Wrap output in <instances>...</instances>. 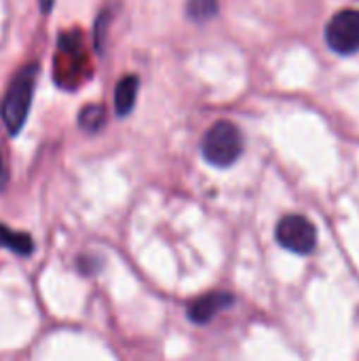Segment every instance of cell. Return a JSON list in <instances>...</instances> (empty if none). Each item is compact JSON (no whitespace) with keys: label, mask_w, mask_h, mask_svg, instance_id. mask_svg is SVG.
<instances>
[{"label":"cell","mask_w":359,"mask_h":361,"mask_svg":"<svg viewBox=\"0 0 359 361\" xmlns=\"http://www.w3.org/2000/svg\"><path fill=\"white\" fill-rule=\"evenodd\" d=\"M36 78H38V66L25 63L8 82V89L0 104V116L11 135H17L21 127L25 125V118L32 106Z\"/></svg>","instance_id":"1"},{"label":"cell","mask_w":359,"mask_h":361,"mask_svg":"<svg viewBox=\"0 0 359 361\" xmlns=\"http://www.w3.org/2000/svg\"><path fill=\"white\" fill-rule=\"evenodd\" d=\"M203 157L216 167H231L243 152V135L231 121H218L203 135Z\"/></svg>","instance_id":"2"},{"label":"cell","mask_w":359,"mask_h":361,"mask_svg":"<svg viewBox=\"0 0 359 361\" xmlns=\"http://www.w3.org/2000/svg\"><path fill=\"white\" fill-rule=\"evenodd\" d=\"M277 241L294 254H311L317 243V231L300 214H290L277 224Z\"/></svg>","instance_id":"3"},{"label":"cell","mask_w":359,"mask_h":361,"mask_svg":"<svg viewBox=\"0 0 359 361\" xmlns=\"http://www.w3.org/2000/svg\"><path fill=\"white\" fill-rule=\"evenodd\" d=\"M326 40L332 51L341 55H353L359 51V11L345 8L339 11L328 27H326Z\"/></svg>","instance_id":"4"},{"label":"cell","mask_w":359,"mask_h":361,"mask_svg":"<svg viewBox=\"0 0 359 361\" xmlns=\"http://www.w3.org/2000/svg\"><path fill=\"white\" fill-rule=\"evenodd\" d=\"M83 66H85V55H83L80 34H63L59 38V53L55 59V76L61 72L57 82L59 85H68V82L76 85L80 80Z\"/></svg>","instance_id":"5"},{"label":"cell","mask_w":359,"mask_h":361,"mask_svg":"<svg viewBox=\"0 0 359 361\" xmlns=\"http://www.w3.org/2000/svg\"><path fill=\"white\" fill-rule=\"evenodd\" d=\"M229 305H233V296L231 294H226V292H212V294H205V296H201V298L190 302L188 317L195 324H207L209 319H214V315L224 311Z\"/></svg>","instance_id":"6"},{"label":"cell","mask_w":359,"mask_h":361,"mask_svg":"<svg viewBox=\"0 0 359 361\" xmlns=\"http://www.w3.org/2000/svg\"><path fill=\"white\" fill-rule=\"evenodd\" d=\"M138 89H140V80L133 74H127V76H123L116 82V89H114V110H116L118 116H127L133 110Z\"/></svg>","instance_id":"7"},{"label":"cell","mask_w":359,"mask_h":361,"mask_svg":"<svg viewBox=\"0 0 359 361\" xmlns=\"http://www.w3.org/2000/svg\"><path fill=\"white\" fill-rule=\"evenodd\" d=\"M0 247H6L19 256H28V254H32L34 243H32L30 235L19 233V231H11L4 224H0Z\"/></svg>","instance_id":"8"},{"label":"cell","mask_w":359,"mask_h":361,"mask_svg":"<svg viewBox=\"0 0 359 361\" xmlns=\"http://www.w3.org/2000/svg\"><path fill=\"white\" fill-rule=\"evenodd\" d=\"M104 123H106V110H104V106H99V104H89V106H85V108L80 110V114H78V125H80L85 131H89V133L99 131V129L104 127Z\"/></svg>","instance_id":"9"},{"label":"cell","mask_w":359,"mask_h":361,"mask_svg":"<svg viewBox=\"0 0 359 361\" xmlns=\"http://www.w3.org/2000/svg\"><path fill=\"white\" fill-rule=\"evenodd\" d=\"M186 15L193 21H207L218 15V0H188Z\"/></svg>","instance_id":"10"},{"label":"cell","mask_w":359,"mask_h":361,"mask_svg":"<svg viewBox=\"0 0 359 361\" xmlns=\"http://www.w3.org/2000/svg\"><path fill=\"white\" fill-rule=\"evenodd\" d=\"M6 180H8V173H6V165H4V159H2V152H0V190L6 186Z\"/></svg>","instance_id":"11"},{"label":"cell","mask_w":359,"mask_h":361,"mask_svg":"<svg viewBox=\"0 0 359 361\" xmlns=\"http://www.w3.org/2000/svg\"><path fill=\"white\" fill-rule=\"evenodd\" d=\"M53 2H55V0H40V11H42V13H49V11L53 8Z\"/></svg>","instance_id":"12"}]
</instances>
